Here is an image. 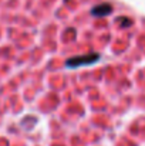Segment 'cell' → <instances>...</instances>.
I'll return each mask as SVG.
<instances>
[{"label": "cell", "mask_w": 145, "mask_h": 146, "mask_svg": "<svg viewBox=\"0 0 145 146\" xmlns=\"http://www.w3.org/2000/svg\"><path fill=\"white\" fill-rule=\"evenodd\" d=\"M101 55L98 52H88V54H83V55H76L71 57L65 65L68 68H78V67H86V65H93L100 61Z\"/></svg>", "instance_id": "6da1fadb"}, {"label": "cell", "mask_w": 145, "mask_h": 146, "mask_svg": "<svg viewBox=\"0 0 145 146\" xmlns=\"http://www.w3.org/2000/svg\"><path fill=\"white\" fill-rule=\"evenodd\" d=\"M111 11H112V6L108 4V3H101L96 7H93V10H91L93 16H96V17H105Z\"/></svg>", "instance_id": "7a4b0ae2"}]
</instances>
